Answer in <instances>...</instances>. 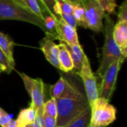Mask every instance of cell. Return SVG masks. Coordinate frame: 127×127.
Masks as SVG:
<instances>
[{"label":"cell","instance_id":"cell-1","mask_svg":"<svg viewBox=\"0 0 127 127\" xmlns=\"http://www.w3.org/2000/svg\"><path fill=\"white\" fill-rule=\"evenodd\" d=\"M55 100L57 106L56 127L67 124L90 106L86 95L81 92L74 84L68 80H66L63 92Z\"/></svg>","mask_w":127,"mask_h":127},{"label":"cell","instance_id":"cell-2","mask_svg":"<svg viewBox=\"0 0 127 127\" xmlns=\"http://www.w3.org/2000/svg\"><path fill=\"white\" fill-rule=\"evenodd\" d=\"M5 19L33 24L47 33L44 22L29 9L22 0H0V20Z\"/></svg>","mask_w":127,"mask_h":127},{"label":"cell","instance_id":"cell-3","mask_svg":"<svg viewBox=\"0 0 127 127\" xmlns=\"http://www.w3.org/2000/svg\"><path fill=\"white\" fill-rule=\"evenodd\" d=\"M104 28L103 31L105 33V42L103 48L102 59L100 63L99 68L97 74L101 77L104 74L108 67L116 60L124 61L127 57L124 56L121 49L115 43L113 38V30L115 22L110 17V14L106 13L104 16Z\"/></svg>","mask_w":127,"mask_h":127},{"label":"cell","instance_id":"cell-4","mask_svg":"<svg viewBox=\"0 0 127 127\" xmlns=\"http://www.w3.org/2000/svg\"><path fill=\"white\" fill-rule=\"evenodd\" d=\"M92 118L90 124L106 127L116 120V109L103 98L98 97L90 105Z\"/></svg>","mask_w":127,"mask_h":127},{"label":"cell","instance_id":"cell-5","mask_svg":"<svg viewBox=\"0 0 127 127\" xmlns=\"http://www.w3.org/2000/svg\"><path fill=\"white\" fill-rule=\"evenodd\" d=\"M83 7L86 13V28L95 32L103 31V19L106 14L100 0H84Z\"/></svg>","mask_w":127,"mask_h":127},{"label":"cell","instance_id":"cell-6","mask_svg":"<svg viewBox=\"0 0 127 127\" xmlns=\"http://www.w3.org/2000/svg\"><path fill=\"white\" fill-rule=\"evenodd\" d=\"M23 80L25 88L29 94L32 107L36 112L43 110L44 106V83L40 78L33 79L24 73H19Z\"/></svg>","mask_w":127,"mask_h":127},{"label":"cell","instance_id":"cell-7","mask_svg":"<svg viewBox=\"0 0 127 127\" xmlns=\"http://www.w3.org/2000/svg\"><path fill=\"white\" fill-rule=\"evenodd\" d=\"M123 63L121 60H116L106 70L102 77L103 80L99 89V97L103 98L109 102L114 93L118 72Z\"/></svg>","mask_w":127,"mask_h":127},{"label":"cell","instance_id":"cell-8","mask_svg":"<svg viewBox=\"0 0 127 127\" xmlns=\"http://www.w3.org/2000/svg\"><path fill=\"white\" fill-rule=\"evenodd\" d=\"M77 74L81 77L83 82L86 97L89 105H91L99 97V89L97 88L96 77L92 70L87 56L85 57L82 68L77 73Z\"/></svg>","mask_w":127,"mask_h":127},{"label":"cell","instance_id":"cell-9","mask_svg":"<svg viewBox=\"0 0 127 127\" xmlns=\"http://www.w3.org/2000/svg\"><path fill=\"white\" fill-rule=\"evenodd\" d=\"M57 39L68 45L80 44L76 28L68 25L60 17H58L57 22Z\"/></svg>","mask_w":127,"mask_h":127},{"label":"cell","instance_id":"cell-10","mask_svg":"<svg viewBox=\"0 0 127 127\" xmlns=\"http://www.w3.org/2000/svg\"><path fill=\"white\" fill-rule=\"evenodd\" d=\"M39 45L40 49L43 52L46 60L52 65L60 69L58 45H57L52 39L46 36L40 41Z\"/></svg>","mask_w":127,"mask_h":127},{"label":"cell","instance_id":"cell-11","mask_svg":"<svg viewBox=\"0 0 127 127\" xmlns=\"http://www.w3.org/2000/svg\"><path fill=\"white\" fill-rule=\"evenodd\" d=\"M113 38L125 57H127V22H117L113 30Z\"/></svg>","mask_w":127,"mask_h":127},{"label":"cell","instance_id":"cell-12","mask_svg":"<svg viewBox=\"0 0 127 127\" xmlns=\"http://www.w3.org/2000/svg\"><path fill=\"white\" fill-rule=\"evenodd\" d=\"M59 48V64L60 69L64 72H69L74 69L71 57L64 42L60 41Z\"/></svg>","mask_w":127,"mask_h":127},{"label":"cell","instance_id":"cell-13","mask_svg":"<svg viewBox=\"0 0 127 127\" xmlns=\"http://www.w3.org/2000/svg\"><path fill=\"white\" fill-rule=\"evenodd\" d=\"M65 45L68 52L70 53V55L72 59V62L74 64L73 70H74L77 73H78L82 68L83 63V60H84L85 57H86V55L85 54V53L80 44L75 45H68L65 43Z\"/></svg>","mask_w":127,"mask_h":127},{"label":"cell","instance_id":"cell-14","mask_svg":"<svg viewBox=\"0 0 127 127\" xmlns=\"http://www.w3.org/2000/svg\"><path fill=\"white\" fill-rule=\"evenodd\" d=\"M36 116V112L31 106L21 110L16 120L17 127H26L31 125L33 123Z\"/></svg>","mask_w":127,"mask_h":127},{"label":"cell","instance_id":"cell-15","mask_svg":"<svg viewBox=\"0 0 127 127\" xmlns=\"http://www.w3.org/2000/svg\"><path fill=\"white\" fill-rule=\"evenodd\" d=\"M92 118V109L89 106L83 112L73 118L69 123L68 127H89Z\"/></svg>","mask_w":127,"mask_h":127},{"label":"cell","instance_id":"cell-16","mask_svg":"<svg viewBox=\"0 0 127 127\" xmlns=\"http://www.w3.org/2000/svg\"><path fill=\"white\" fill-rule=\"evenodd\" d=\"M14 45L15 43L9 38V36L0 31V48L13 65H15V61L13 58Z\"/></svg>","mask_w":127,"mask_h":127},{"label":"cell","instance_id":"cell-17","mask_svg":"<svg viewBox=\"0 0 127 127\" xmlns=\"http://www.w3.org/2000/svg\"><path fill=\"white\" fill-rule=\"evenodd\" d=\"M74 5L64 0H56V4L54 7V11L57 16L60 13L65 14H73Z\"/></svg>","mask_w":127,"mask_h":127},{"label":"cell","instance_id":"cell-18","mask_svg":"<svg viewBox=\"0 0 127 127\" xmlns=\"http://www.w3.org/2000/svg\"><path fill=\"white\" fill-rule=\"evenodd\" d=\"M66 84V80L63 77H60L59 80L54 85L51 86L50 89V94L51 96V98L57 99L58 98L62 93L63 92Z\"/></svg>","mask_w":127,"mask_h":127},{"label":"cell","instance_id":"cell-19","mask_svg":"<svg viewBox=\"0 0 127 127\" xmlns=\"http://www.w3.org/2000/svg\"><path fill=\"white\" fill-rule=\"evenodd\" d=\"M43 113L57 119V106L56 100L54 98H51L46 103H44L43 106Z\"/></svg>","mask_w":127,"mask_h":127},{"label":"cell","instance_id":"cell-20","mask_svg":"<svg viewBox=\"0 0 127 127\" xmlns=\"http://www.w3.org/2000/svg\"><path fill=\"white\" fill-rule=\"evenodd\" d=\"M15 65H13L6 56L4 52L0 48V70L7 74H10L14 69Z\"/></svg>","mask_w":127,"mask_h":127},{"label":"cell","instance_id":"cell-21","mask_svg":"<svg viewBox=\"0 0 127 127\" xmlns=\"http://www.w3.org/2000/svg\"><path fill=\"white\" fill-rule=\"evenodd\" d=\"M73 16L75 18L77 25L86 28V13L83 6L76 5L74 7Z\"/></svg>","mask_w":127,"mask_h":127},{"label":"cell","instance_id":"cell-22","mask_svg":"<svg viewBox=\"0 0 127 127\" xmlns=\"http://www.w3.org/2000/svg\"><path fill=\"white\" fill-rule=\"evenodd\" d=\"M25 5L42 21H43V16L40 5L37 0H22Z\"/></svg>","mask_w":127,"mask_h":127},{"label":"cell","instance_id":"cell-23","mask_svg":"<svg viewBox=\"0 0 127 127\" xmlns=\"http://www.w3.org/2000/svg\"><path fill=\"white\" fill-rule=\"evenodd\" d=\"M43 8L42 10V13H48L54 16L55 19H58V16L55 14L54 11V7L56 4V0H42Z\"/></svg>","mask_w":127,"mask_h":127},{"label":"cell","instance_id":"cell-24","mask_svg":"<svg viewBox=\"0 0 127 127\" xmlns=\"http://www.w3.org/2000/svg\"><path fill=\"white\" fill-rule=\"evenodd\" d=\"M100 3L106 13L109 14L115 13V7L117 6L115 0H100Z\"/></svg>","mask_w":127,"mask_h":127},{"label":"cell","instance_id":"cell-25","mask_svg":"<svg viewBox=\"0 0 127 127\" xmlns=\"http://www.w3.org/2000/svg\"><path fill=\"white\" fill-rule=\"evenodd\" d=\"M117 22H127V0H124L119 7Z\"/></svg>","mask_w":127,"mask_h":127},{"label":"cell","instance_id":"cell-26","mask_svg":"<svg viewBox=\"0 0 127 127\" xmlns=\"http://www.w3.org/2000/svg\"><path fill=\"white\" fill-rule=\"evenodd\" d=\"M57 16L63 19L70 26L73 27L74 28H77V21H76L75 18L74 17L73 14H65V13H60L57 15Z\"/></svg>","mask_w":127,"mask_h":127},{"label":"cell","instance_id":"cell-27","mask_svg":"<svg viewBox=\"0 0 127 127\" xmlns=\"http://www.w3.org/2000/svg\"><path fill=\"white\" fill-rule=\"evenodd\" d=\"M42 121L43 127H56L57 126V119L51 118L44 113L42 115Z\"/></svg>","mask_w":127,"mask_h":127},{"label":"cell","instance_id":"cell-28","mask_svg":"<svg viewBox=\"0 0 127 127\" xmlns=\"http://www.w3.org/2000/svg\"><path fill=\"white\" fill-rule=\"evenodd\" d=\"M42 115H43V110L36 112V118H35L33 123L31 125V127H43Z\"/></svg>","mask_w":127,"mask_h":127},{"label":"cell","instance_id":"cell-29","mask_svg":"<svg viewBox=\"0 0 127 127\" xmlns=\"http://www.w3.org/2000/svg\"><path fill=\"white\" fill-rule=\"evenodd\" d=\"M10 119L11 118L9 116V115L5 111L3 110V112L0 116V126L1 127H7Z\"/></svg>","mask_w":127,"mask_h":127},{"label":"cell","instance_id":"cell-30","mask_svg":"<svg viewBox=\"0 0 127 127\" xmlns=\"http://www.w3.org/2000/svg\"><path fill=\"white\" fill-rule=\"evenodd\" d=\"M64 1H66L71 3L74 6H76V5L83 6V2H84V0H64Z\"/></svg>","mask_w":127,"mask_h":127},{"label":"cell","instance_id":"cell-31","mask_svg":"<svg viewBox=\"0 0 127 127\" xmlns=\"http://www.w3.org/2000/svg\"><path fill=\"white\" fill-rule=\"evenodd\" d=\"M7 127H17L16 120L10 119V122L8 123V124H7Z\"/></svg>","mask_w":127,"mask_h":127},{"label":"cell","instance_id":"cell-32","mask_svg":"<svg viewBox=\"0 0 127 127\" xmlns=\"http://www.w3.org/2000/svg\"><path fill=\"white\" fill-rule=\"evenodd\" d=\"M37 1H39V2H40L39 5H40L41 10H42V8H43V5H42V0H37Z\"/></svg>","mask_w":127,"mask_h":127},{"label":"cell","instance_id":"cell-33","mask_svg":"<svg viewBox=\"0 0 127 127\" xmlns=\"http://www.w3.org/2000/svg\"><path fill=\"white\" fill-rule=\"evenodd\" d=\"M68 127V124H65V125H62V126H59V127Z\"/></svg>","mask_w":127,"mask_h":127},{"label":"cell","instance_id":"cell-34","mask_svg":"<svg viewBox=\"0 0 127 127\" xmlns=\"http://www.w3.org/2000/svg\"><path fill=\"white\" fill-rule=\"evenodd\" d=\"M2 112H3V109H2L1 108H0V116H1V113H2Z\"/></svg>","mask_w":127,"mask_h":127},{"label":"cell","instance_id":"cell-35","mask_svg":"<svg viewBox=\"0 0 127 127\" xmlns=\"http://www.w3.org/2000/svg\"><path fill=\"white\" fill-rule=\"evenodd\" d=\"M26 127H31V125H29V126H27Z\"/></svg>","mask_w":127,"mask_h":127},{"label":"cell","instance_id":"cell-36","mask_svg":"<svg viewBox=\"0 0 127 127\" xmlns=\"http://www.w3.org/2000/svg\"><path fill=\"white\" fill-rule=\"evenodd\" d=\"M1 70H0V73H1Z\"/></svg>","mask_w":127,"mask_h":127}]
</instances>
